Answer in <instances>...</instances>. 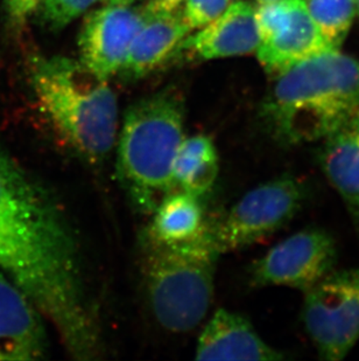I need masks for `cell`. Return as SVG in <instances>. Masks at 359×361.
Masks as SVG:
<instances>
[{
	"mask_svg": "<svg viewBox=\"0 0 359 361\" xmlns=\"http://www.w3.org/2000/svg\"><path fill=\"white\" fill-rule=\"evenodd\" d=\"M99 0H44L41 19L51 31L58 32L81 17Z\"/></svg>",
	"mask_w": 359,
	"mask_h": 361,
	"instance_id": "cell-19",
	"label": "cell"
},
{
	"mask_svg": "<svg viewBox=\"0 0 359 361\" xmlns=\"http://www.w3.org/2000/svg\"><path fill=\"white\" fill-rule=\"evenodd\" d=\"M44 0H5V12L11 24L21 26Z\"/></svg>",
	"mask_w": 359,
	"mask_h": 361,
	"instance_id": "cell-21",
	"label": "cell"
},
{
	"mask_svg": "<svg viewBox=\"0 0 359 361\" xmlns=\"http://www.w3.org/2000/svg\"><path fill=\"white\" fill-rule=\"evenodd\" d=\"M103 3L110 4V5H132L137 0H102Z\"/></svg>",
	"mask_w": 359,
	"mask_h": 361,
	"instance_id": "cell-23",
	"label": "cell"
},
{
	"mask_svg": "<svg viewBox=\"0 0 359 361\" xmlns=\"http://www.w3.org/2000/svg\"><path fill=\"white\" fill-rule=\"evenodd\" d=\"M320 143L321 170L359 226V114Z\"/></svg>",
	"mask_w": 359,
	"mask_h": 361,
	"instance_id": "cell-15",
	"label": "cell"
},
{
	"mask_svg": "<svg viewBox=\"0 0 359 361\" xmlns=\"http://www.w3.org/2000/svg\"><path fill=\"white\" fill-rule=\"evenodd\" d=\"M0 270L24 290L73 359L104 352L74 231L54 195L0 144Z\"/></svg>",
	"mask_w": 359,
	"mask_h": 361,
	"instance_id": "cell-1",
	"label": "cell"
},
{
	"mask_svg": "<svg viewBox=\"0 0 359 361\" xmlns=\"http://www.w3.org/2000/svg\"><path fill=\"white\" fill-rule=\"evenodd\" d=\"M186 0H147L141 13L144 18L174 13L181 10Z\"/></svg>",
	"mask_w": 359,
	"mask_h": 361,
	"instance_id": "cell-22",
	"label": "cell"
},
{
	"mask_svg": "<svg viewBox=\"0 0 359 361\" xmlns=\"http://www.w3.org/2000/svg\"><path fill=\"white\" fill-rule=\"evenodd\" d=\"M196 360H284L254 330L248 318L220 309L209 319L197 341Z\"/></svg>",
	"mask_w": 359,
	"mask_h": 361,
	"instance_id": "cell-12",
	"label": "cell"
},
{
	"mask_svg": "<svg viewBox=\"0 0 359 361\" xmlns=\"http://www.w3.org/2000/svg\"><path fill=\"white\" fill-rule=\"evenodd\" d=\"M190 33L182 8L174 13L144 18L118 74L127 81L144 79L177 53Z\"/></svg>",
	"mask_w": 359,
	"mask_h": 361,
	"instance_id": "cell-14",
	"label": "cell"
},
{
	"mask_svg": "<svg viewBox=\"0 0 359 361\" xmlns=\"http://www.w3.org/2000/svg\"><path fill=\"white\" fill-rule=\"evenodd\" d=\"M143 23L141 11L130 5L106 4L92 11L85 18L78 37V61L99 79L108 81L124 65Z\"/></svg>",
	"mask_w": 359,
	"mask_h": 361,
	"instance_id": "cell-10",
	"label": "cell"
},
{
	"mask_svg": "<svg viewBox=\"0 0 359 361\" xmlns=\"http://www.w3.org/2000/svg\"><path fill=\"white\" fill-rule=\"evenodd\" d=\"M308 195L307 183L293 174H282L254 188L215 224L220 252L246 248L272 235L301 211Z\"/></svg>",
	"mask_w": 359,
	"mask_h": 361,
	"instance_id": "cell-6",
	"label": "cell"
},
{
	"mask_svg": "<svg viewBox=\"0 0 359 361\" xmlns=\"http://www.w3.org/2000/svg\"><path fill=\"white\" fill-rule=\"evenodd\" d=\"M261 120L286 147L321 142L359 114V61L329 49L275 74Z\"/></svg>",
	"mask_w": 359,
	"mask_h": 361,
	"instance_id": "cell-2",
	"label": "cell"
},
{
	"mask_svg": "<svg viewBox=\"0 0 359 361\" xmlns=\"http://www.w3.org/2000/svg\"><path fill=\"white\" fill-rule=\"evenodd\" d=\"M337 245L325 229L306 228L272 247L250 268L253 286H287L305 293L335 270Z\"/></svg>",
	"mask_w": 359,
	"mask_h": 361,
	"instance_id": "cell-8",
	"label": "cell"
},
{
	"mask_svg": "<svg viewBox=\"0 0 359 361\" xmlns=\"http://www.w3.org/2000/svg\"><path fill=\"white\" fill-rule=\"evenodd\" d=\"M257 54L267 72H282L332 47L321 35L305 0H278L256 10Z\"/></svg>",
	"mask_w": 359,
	"mask_h": 361,
	"instance_id": "cell-9",
	"label": "cell"
},
{
	"mask_svg": "<svg viewBox=\"0 0 359 361\" xmlns=\"http://www.w3.org/2000/svg\"><path fill=\"white\" fill-rule=\"evenodd\" d=\"M355 3H356V11L359 14V0H355Z\"/></svg>",
	"mask_w": 359,
	"mask_h": 361,
	"instance_id": "cell-25",
	"label": "cell"
},
{
	"mask_svg": "<svg viewBox=\"0 0 359 361\" xmlns=\"http://www.w3.org/2000/svg\"><path fill=\"white\" fill-rule=\"evenodd\" d=\"M220 171V158L211 137L203 133L183 138L173 164L174 188L195 197L214 188Z\"/></svg>",
	"mask_w": 359,
	"mask_h": 361,
	"instance_id": "cell-17",
	"label": "cell"
},
{
	"mask_svg": "<svg viewBox=\"0 0 359 361\" xmlns=\"http://www.w3.org/2000/svg\"><path fill=\"white\" fill-rule=\"evenodd\" d=\"M257 1L259 5H265V4L275 3V1H278V0H257Z\"/></svg>",
	"mask_w": 359,
	"mask_h": 361,
	"instance_id": "cell-24",
	"label": "cell"
},
{
	"mask_svg": "<svg viewBox=\"0 0 359 361\" xmlns=\"http://www.w3.org/2000/svg\"><path fill=\"white\" fill-rule=\"evenodd\" d=\"M199 197L174 190L161 200L144 238L159 243H179L200 234L207 224Z\"/></svg>",
	"mask_w": 359,
	"mask_h": 361,
	"instance_id": "cell-16",
	"label": "cell"
},
{
	"mask_svg": "<svg viewBox=\"0 0 359 361\" xmlns=\"http://www.w3.org/2000/svg\"><path fill=\"white\" fill-rule=\"evenodd\" d=\"M306 5L325 40L339 47L356 16L355 0H307Z\"/></svg>",
	"mask_w": 359,
	"mask_h": 361,
	"instance_id": "cell-18",
	"label": "cell"
},
{
	"mask_svg": "<svg viewBox=\"0 0 359 361\" xmlns=\"http://www.w3.org/2000/svg\"><path fill=\"white\" fill-rule=\"evenodd\" d=\"M30 71L37 103L55 133L85 161H103L118 130V102L108 80L62 55H34Z\"/></svg>",
	"mask_w": 359,
	"mask_h": 361,
	"instance_id": "cell-3",
	"label": "cell"
},
{
	"mask_svg": "<svg viewBox=\"0 0 359 361\" xmlns=\"http://www.w3.org/2000/svg\"><path fill=\"white\" fill-rule=\"evenodd\" d=\"M44 319L24 290L0 270V360L46 359L49 344Z\"/></svg>",
	"mask_w": 359,
	"mask_h": 361,
	"instance_id": "cell-11",
	"label": "cell"
},
{
	"mask_svg": "<svg viewBox=\"0 0 359 361\" xmlns=\"http://www.w3.org/2000/svg\"><path fill=\"white\" fill-rule=\"evenodd\" d=\"M258 46L256 10L248 1L237 0L196 35H188L180 49H186L202 60H215L251 54Z\"/></svg>",
	"mask_w": 359,
	"mask_h": 361,
	"instance_id": "cell-13",
	"label": "cell"
},
{
	"mask_svg": "<svg viewBox=\"0 0 359 361\" xmlns=\"http://www.w3.org/2000/svg\"><path fill=\"white\" fill-rule=\"evenodd\" d=\"M186 106L177 89H163L126 110L117 145V178L133 207L152 214L174 191L173 164L184 138Z\"/></svg>",
	"mask_w": 359,
	"mask_h": 361,
	"instance_id": "cell-4",
	"label": "cell"
},
{
	"mask_svg": "<svg viewBox=\"0 0 359 361\" xmlns=\"http://www.w3.org/2000/svg\"><path fill=\"white\" fill-rule=\"evenodd\" d=\"M141 271L153 316L165 329L183 334L203 322L214 296L222 255L215 224L208 221L194 239L159 243L143 236Z\"/></svg>",
	"mask_w": 359,
	"mask_h": 361,
	"instance_id": "cell-5",
	"label": "cell"
},
{
	"mask_svg": "<svg viewBox=\"0 0 359 361\" xmlns=\"http://www.w3.org/2000/svg\"><path fill=\"white\" fill-rule=\"evenodd\" d=\"M301 318L321 358H346L359 339V267L332 270L305 293Z\"/></svg>",
	"mask_w": 359,
	"mask_h": 361,
	"instance_id": "cell-7",
	"label": "cell"
},
{
	"mask_svg": "<svg viewBox=\"0 0 359 361\" xmlns=\"http://www.w3.org/2000/svg\"><path fill=\"white\" fill-rule=\"evenodd\" d=\"M231 0H186L183 4V19L191 32L207 26L224 13Z\"/></svg>",
	"mask_w": 359,
	"mask_h": 361,
	"instance_id": "cell-20",
	"label": "cell"
}]
</instances>
